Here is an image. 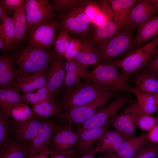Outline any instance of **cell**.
<instances>
[{
  "instance_id": "9f6ffc18",
  "label": "cell",
  "mask_w": 158,
  "mask_h": 158,
  "mask_svg": "<svg viewBox=\"0 0 158 158\" xmlns=\"http://www.w3.org/2000/svg\"><path fill=\"white\" fill-rule=\"evenodd\" d=\"M153 1L158 5V0H153Z\"/></svg>"
},
{
  "instance_id": "8fae6325",
  "label": "cell",
  "mask_w": 158,
  "mask_h": 158,
  "mask_svg": "<svg viewBox=\"0 0 158 158\" xmlns=\"http://www.w3.org/2000/svg\"><path fill=\"white\" fill-rule=\"evenodd\" d=\"M77 135L73 131L71 125L68 122L59 124L55 129L50 142V154L64 152L76 145Z\"/></svg>"
},
{
  "instance_id": "7c38bea8",
  "label": "cell",
  "mask_w": 158,
  "mask_h": 158,
  "mask_svg": "<svg viewBox=\"0 0 158 158\" xmlns=\"http://www.w3.org/2000/svg\"><path fill=\"white\" fill-rule=\"evenodd\" d=\"M128 17L126 30L138 29L158 13V5L153 0H136Z\"/></svg>"
},
{
  "instance_id": "d6986e66",
  "label": "cell",
  "mask_w": 158,
  "mask_h": 158,
  "mask_svg": "<svg viewBox=\"0 0 158 158\" xmlns=\"http://www.w3.org/2000/svg\"><path fill=\"white\" fill-rule=\"evenodd\" d=\"M132 76L133 87L138 91L151 94L158 91V75L144 68Z\"/></svg>"
},
{
  "instance_id": "60d3db41",
  "label": "cell",
  "mask_w": 158,
  "mask_h": 158,
  "mask_svg": "<svg viewBox=\"0 0 158 158\" xmlns=\"http://www.w3.org/2000/svg\"><path fill=\"white\" fill-rule=\"evenodd\" d=\"M84 10L92 23L96 16L101 12L99 1L88 0L84 6Z\"/></svg>"
},
{
  "instance_id": "1f68e13d",
  "label": "cell",
  "mask_w": 158,
  "mask_h": 158,
  "mask_svg": "<svg viewBox=\"0 0 158 158\" xmlns=\"http://www.w3.org/2000/svg\"><path fill=\"white\" fill-rule=\"evenodd\" d=\"M29 153L28 145L20 143L14 137L0 148V158H26Z\"/></svg>"
},
{
  "instance_id": "d4e9b609",
  "label": "cell",
  "mask_w": 158,
  "mask_h": 158,
  "mask_svg": "<svg viewBox=\"0 0 158 158\" xmlns=\"http://www.w3.org/2000/svg\"><path fill=\"white\" fill-rule=\"evenodd\" d=\"M147 133L126 139L116 154L119 158H134L140 150L145 147Z\"/></svg>"
},
{
  "instance_id": "f35d334b",
  "label": "cell",
  "mask_w": 158,
  "mask_h": 158,
  "mask_svg": "<svg viewBox=\"0 0 158 158\" xmlns=\"http://www.w3.org/2000/svg\"><path fill=\"white\" fill-rule=\"evenodd\" d=\"M158 123L156 116L148 114H139L138 118V126L143 131L148 132Z\"/></svg>"
},
{
  "instance_id": "603a6c76",
  "label": "cell",
  "mask_w": 158,
  "mask_h": 158,
  "mask_svg": "<svg viewBox=\"0 0 158 158\" xmlns=\"http://www.w3.org/2000/svg\"><path fill=\"white\" fill-rule=\"evenodd\" d=\"M158 35V13L138 29L133 39L134 49L139 47Z\"/></svg>"
},
{
  "instance_id": "ffe728a7",
  "label": "cell",
  "mask_w": 158,
  "mask_h": 158,
  "mask_svg": "<svg viewBox=\"0 0 158 158\" xmlns=\"http://www.w3.org/2000/svg\"><path fill=\"white\" fill-rule=\"evenodd\" d=\"M126 140L116 130L108 129L97 140L95 147L98 153L116 154Z\"/></svg>"
},
{
  "instance_id": "ee69618b",
  "label": "cell",
  "mask_w": 158,
  "mask_h": 158,
  "mask_svg": "<svg viewBox=\"0 0 158 158\" xmlns=\"http://www.w3.org/2000/svg\"><path fill=\"white\" fill-rule=\"evenodd\" d=\"M158 145V123L147 133L146 141L145 147Z\"/></svg>"
},
{
  "instance_id": "7bdbcfd3",
  "label": "cell",
  "mask_w": 158,
  "mask_h": 158,
  "mask_svg": "<svg viewBox=\"0 0 158 158\" xmlns=\"http://www.w3.org/2000/svg\"><path fill=\"white\" fill-rule=\"evenodd\" d=\"M158 152V145L142 148L134 158H155Z\"/></svg>"
},
{
  "instance_id": "11a10c76",
  "label": "cell",
  "mask_w": 158,
  "mask_h": 158,
  "mask_svg": "<svg viewBox=\"0 0 158 158\" xmlns=\"http://www.w3.org/2000/svg\"><path fill=\"white\" fill-rule=\"evenodd\" d=\"M154 55H158V46L157 48Z\"/></svg>"
},
{
  "instance_id": "ab89813d",
  "label": "cell",
  "mask_w": 158,
  "mask_h": 158,
  "mask_svg": "<svg viewBox=\"0 0 158 158\" xmlns=\"http://www.w3.org/2000/svg\"><path fill=\"white\" fill-rule=\"evenodd\" d=\"M83 40L71 37L70 44L64 55V59L66 61L75 59L76 54L81 48Z\"/></svg>"
},
{
  "instance_id": "d590c367",
  "label": "cell",
  "mask_w": 158,
  "mask_h": 158,
  "mask_svg": "<svg viewBox=\"0 0 158 158\" xmlns=\"http://www.w3.org/2000/svg\"><path fill=\"white\" fill-rule=\"evenodd\" d=\"M54 97L47 85L39 88L35 92L21 94L22 101L27 103L31 106Z\"/></svg>"
},
{
  "instance_id": "bcb514c9",
  "label": "cell",
  "mask_w": 158,
  "mask_h": 158,
  "mask_svg": "<svg viewBox=\"0 0 158 158\" xmlns=\"http://www.w3.org/2000/svg\"><path fill=\"white\" fill-rule=\"evenodd\" d=\"M76 152L71 150H69L64 152L54 154L53 156L54 158H75L77 156Z\"/></svg>"
},
{
  "instance_id": "4316f807",
  "label": "cell",
  "mask_w": 158,
  "mask_h": 158,
  "mask_svg": "<svg viewBox=\"0 0 158 158\" xmlns=\"http://www.w3.org/2000/svg\"><path fill=\"white\" fill-rule=\"evenodd\" d=\"M132 92L136 97V106L139 114H152L158 112V102L153 94L141 92L134 87Z\"/></svg>"
},
{
  "instance_id": "cb8c5ba5",
  "label": "cell",
  "mask_w": 158,
  "mask_h": 158,
  "mask_svg": "<svg viewBox=\"0 0 158 158\" xmlns=\"http://www.w3.org/2000/svg\"><path fill=\"white\" fill-rule=\"evenodd\" d=\"M45 71L35 72L21 77L13 87L23 93L38 89L47 85Z\"/></svg>"
},
{
  "instance_id": "52a82bcc",
  "label": "cell",
  "mask_w": 158,
  "mask_h": 158,
  "mask_svg": "<svg viewBox=\"0 0 158 158\" xmlns=\"http://www.w3.org/2000/svg\"><path fill=\"white\" fill-rule=\"evenodd\" d=\"M85 6L56 18L59 24V32L66 31L74 38L90 39L94 27L84 11Z\"/></svg>"
},
{
  "instance_id": "3957f363",
  "label": "cell",
  "mask_w": 158,
  "mask_h": 158,
  "mask_svg": "<svg viewBox=\"0 0 158 158\" xmlns=\"http://www.w3.org/2000/svg\"><path fill=\"white\" fill-rule=\"evenodd\" d=\"M158 46V35L123 57L109 62L116 65L129 79L133 74L147 65L153 57Z\"/></svg>"
},
{
  "instance_id": "9a60e30c",
  "label": "cell",
  "mask_w": 158,
  "mask_h": 158,
  "mask_svg": "<svg viewBox=\"0 0 158 158\" xmlns=\"http://www.w3.org/2000/svg\"><path fill=\"white\" fill-rule=\"evenodd\" d=\"M44 120L37 117L19 124L10 121L14 137L19 142L28 145L30 141L37 135L41 128Z\"/></svg>"
},
{
  "instance_id": "b9f144b4",
  "label": "cell",
  "mask_w": 158,
  "mask_h": 158,
  "mask_svg": "<svg viewBox=\"0 0 158 158\" xmlns=\"http://www.w3.org/2000/svg\"><path fill=\"white\" fill-rule=\"evenodd\" d=\"M24 0H1V5L8 14L12 16L25 2Z\"/></svg>"
},
{
  "instance_id": "5b68a950",
  "label": "cell",
  "mask_w": 158,
  "mask_h": 158,
  "mask_svg": "<svg viewBox=\"0 0 158 158\" xmlns=\"http://www.w3.org/2000/svg\"><path fill=\"white\" fill-rule=\"evenodd\" d=\"M115 65L108 62L99 63L90 73L88 79L114 92H132L129 79Z\"/></svg>"
},
{
  "instance_id": "83f0119b",
  "label": "cell",
  "mask_w": 158,
  "mask_h": 158,
  "mask_svg": "<svg viewBox=\"0 0 158 158\" xmlns=\"http://www.w3.org/2000/svg\"><path fill=\"white\" fill-rule=\"evenodd\" d=\"M75 59L88 67L97 66L99 63L98 54L90 39L83 40L81 48L76 54Z\"/></svg>"
},
{
  "instance_id": "44dd1931",
  "label": "cell",
  "mask_w": 158,
  "mask_h": 158,
  "mask_svg": "<svg viewBox=\"0 0 158 158\" xmlns=\"http://www.w3.org/2000/svg\"><path fill=\"white\" fill-rule=\"evenodd\" d=\"M65 64L66 74L62 89L71 87L81 79H88L90 73L88 66L75 59L66 60Z\"/></svg>"
},
{
  "instance_id": "7dc6e473",
  "label": "cell",
  "mask_w": 158,
  "mask_h": 158,
  "mask_svg": "<svg viewBox=\"0 0 158 158\" xmlns=\"http://www.w3.org/2000/svg\"><path fill=\"white\" fill-rule=\"evenodd\" d=\"M98 153L97 149L94 147L91 150L80 157H76L75 158H93L95 157V155Z\"/></svg>"
},
{
  "instance_id": "277c9868",
  "label": "cell",
  "mask_w": 158,
  "mask_h": 158,
  "mask_svg": "<svg viewBox=\"0 0 158 158\" xmlns=\"http://www.w3.org/2000/svg\"><path fill=\"white\" fill-rule=\"evenodd\" d=\"M133 39L131 31L119 30L112 37L93 45L99 56V63L124 57L134 49Z\"/></svg>"
},
{
  "instance_id": "74e56055",
  "label": "cell",
  "mask_w": 158,
  "mask_h": 158,
  "mask_svg": "<svg viewBox=\"0 0 158 158\" xmlns=\"http://www.w3.org/2000/svg\"><path fill=\"white\" fill-rule=\"evenodd\" d=\"M71 37L66 31L59 32L54 43L53 49L56 54L64 58L70 44Z\"/></svg>"
},
{
  "instance_id": "c3c4849f",
  "label": "cell",
  "mask_w": 158,
  "mask_h": 158,
  "mask_svg": "<svg viewBox=\"0 0 158 158\" xmlns=\"http://www.w3.org/2000/svg\"><path fill=\"white\" fill-rule=\"evenodd\" d=\"M97 158H119L115 154H106L101 155Z\"/></svg>"
},
{
  "instance_id": "f5cc1de1",
  "label": "cell",
  "mask_w": 158,
  "mask_h": 158,
  "mask_svg": "<svg viewBox=\"0 0 158 158\" xmlns=\"http://www.w3.org/2000/svg\"><path fill=\"white\" fill-rule=\"evenodd\" d=\"M26 158H34L32 154L29 153L27 156Z\"/></svg>"
},
{
  "instance_id": "ac0fdd59",
  "label": "cell",
  "mask_w": 158,
  "mask_h": 158,
  "mask_svg": "<svg viewBox=\"0 0 158 158\" xmlns=\"http://www.w3.org/2000/svg\"><path fill=\"white\" fill-rule=\"evenodd\" d=\"M26 0L12 16L15 36L13 47L10 53H14L23 46L27 38V21L25 11Z\"/></svg>"
},
{
  "instance_id": "6da1fadb",
  "label": "cell",
  "mask_w": 158,
  "mask_h": 158,
  "mask_svg": "<svg viewBox=\"0 0 158 158\" xmlns=\"http://www.w3.org/2000/svg\"><path fill=\"white\" fill-rule=\"evenodd\" d=\"M111 91L90 79L80 80L71 87L62 89L57 102L63 111L88 104L101 93Z\"/></svg>"
},
{
  "instance_id": "ba28073f",
  "label": "cell",
  "mask_w": 158,
  "mask_h": 158,
  "mask_svg": "<svg viewBox=\"0 0 158 158\" xmlns=\"http://www.w3.org/2000/svg\"><path fill=\"white\" fill-rule=\"evenodd\" d=\"M59 27L56 18L35 24L27 35V45L38 49H51L54 47Z\"/></svg>"
},
{
  "instance_id": "f546056e",
  "label": "cell",
  "mask_w": 158,
  "mask_h": 158,
  "mask_svg": "<svg viewBox=\"0 0 158 158\" xmlns=\"http://www.w3.org/2000/svg\"><path fill=\"white\" fill-rule=\"evenodd\" d=\"M31 107L34 114L43 120L56 116L63 111L54 97Z\"/></svg>"
},
{
  "instance_id": "484cf974",
  "label": "cell",
  "mask_w": 158,
  "mask_h": 158,
  "mask_svg": "<svg viewBox=\"0 0 158 158\" xmlns=\"http://www.w3.org/2000/svg\"><path fill=\"white\" fill-rule=\"evenodd\" d=\"M139 114L136 106V101L132 102L126 106L116 116L109 121V124L122 135L124 129L132 118Z\"/></svg>"
},
{
  "instance_id": "e575fe53",
  "label": "cell",
  "mask_w": 158,
  "mask_h": 158,
  "mask_svg": "<svg viewBox=\"0 0 158 158\" xmlns=\"http://www.w3.org/2000/svg\"><path fill=\"white\" fill-rule=\"evenodd\" d=\"M88 0H53L54 11L59 16L85 6Z\"/></svg>"
},
{
  "instance_id": "816d5d0a",
  "label": "cell",
  "mask_w": 158,
  "mask_h": 158,
  "mask_svg": "<svg viewBox=\"0 0 158 158\" xmlns=\"http://www.w3.org/2000/svg\"><path fill=\"white\" fill-rule=\"evenodd\" d=\"M5 48V44L3 39L0 37V51L4 52Z\"/></svg>"
},
{
  "instance_id": "91938a15",
  "label": "cell",
  "mask_w": 158,
  "mask_h": 158,
  "mask_svg": "<svg viewBox=\"0 0 158 158\" xmlns=\"http://www.w3.org/2000/svg\"><path fill=\"white\" fill-rule=\"evenodd\" d=\"M51 158H54V157L53 156H51Z\"/></svg>"
},
{
  "instance_id": "f1b7e54d",
  "label": "cell",
  "mask_w": 158,
  "mask_h": 158,
  "mask_svg": "<svg viewBox=\"0 0 158 158\" xmlns=\"http://www.w3.org/2000/svg\"><path fill=\"white\" fill-rule=\"evenodd\" d=\"M23 102L20 92L14 87L0 88V111L7 114L12 107Z\"/></svg>"
},
{
  "instance_id": "8992f818",
  "label": "cell",
  "mask_w": 158,
  "mask_h": 158,
  "mask_svg": "<svg viewBox=\"0 0 158 158\" xmlns=\"http://www.w3.org/2000/svg\"><path fill=\"white\" fill-rule=\"evenodd\" d=\"M115 92L106 91L101 93L91 102L62 111L56 117L61 123L68 122L72 125L81 126L105 106Z\"/></svg>"
},
{
  "instance_id": "f907efd6",
  "label": "cell",
  "mask_w": 158,
  "mask_h": 158,
  "mask_svg": "<svg viewBox=\"0 0 158 158\" xmlns=\"http://www.w3.org/2000/svg\"><path fill=\"white\" fill-rule=\"evenodd\" d=\"M32 155L34 158H49L48 157V155L42 153L36 154ZM50 158H51V157Z\"/></svg>"
},
{
  "instance_id": "681fc988",
  "label": "cell",
  "mask_w": 158,
  "mask_h": 158,
  "mask_svg": "<svg viewBox=\"0 0 158 158\" xmlns=\"http://www.w3.org/2000/svg\"><path fill=\"white\" fill-rule=\"evenodd\" d=\"M6 12V11L3 8L2 6L0 5V22L2 23L3 18Z\"/></svg>"
},
{
  "instance_id": "2e32d148",
  "label": "cell",
  "mask_w": 158,
  "mask_h": 158,
  "mask_svg": "<svg viewBox=\"0 0 158 158\" xmlns=\"http://www.w3.org/2000/svg\"><path fill=\"white\" fill-rule=\"evenodd\" d=\"M109 121L99 128L77 131L76 153L81 156L92 149L94 142L109 129Z\"/></svg>"
},
{
  "instance_id": "4fadbf2b",
  "label": "cell",
  "mask_w": 158,
  "mask_h": 158,
  "mask_svg": "<svg viewBox=\"0 0 158 158\" xmlns=\"http://www.w3.org/2000/svg\"><path fill=\"white\" fill-rule=\"evenodd\" d=\"M59 123L50 118L43 120L41 128L37 135L29 142L30 153L34 154L42 153L50 154L49 146L53 134Z\"/></svg>"
},
{
  "instance_id": "9c48e42d",
  "label": "cell",
  "mask_w": 158,
  "mask_h": 158,
  "mask_svg": "<svg viewBox=\"0 0 158 158\" xmlns=\"http://www.w3.org/2000/svg\"><path fill=\"white\" fill-rule=\"evenodd\" d=\"M126 96H117L107 105L99 110L92 117L82 125L77 131L98 128L109 121L119 114L129 102Z\"/></svg>"
},
{
  "instance_id": "680465c9",
  "label": "cell",
  "mask_w": 158,
  "mask_h": 158,
  "mask_svg": "<svg viewBox=\"0 0 158 158\" xmlns=\"http://www.w3.org/2000/svg\"><path fill=\"white\" fill-rule=\"evenodd\" d=\"M157 114V115L156 116L157 117L158 119V112Z\"/></svg>"
},
{
  "instance_id": "6f0895ef",
  "label": "cell",
  "mask_w": 158,
  "mask_h": 158,
  "mask_svg": "<svg viewBox=\"0 0 158 158\" xmlns=\"http://www.w3.org/2000/svg\"><path fill=\"white\" fill-rule=\"evenodd\" d=\"M155 158H158V152L157 153Z\"/></svg>"
},
{
  "instance_id": "d6a6232c",
  "label": "cell",
  "mask_w": 158,
  "mask_h": 158,
  "mask_svg": "<svg viewBox=\"0 0 158 158\" xmlns=\"http://www.w3.org/2000/svg\"><path fill=\"white\" fill-rule=\"evenodd\" d=\"M119 30L113 20H108L102 25L94 27L90 40L93 46L112 37Z\"/></svg>"
},
{
  "instance_id": "8d00e7d4",
  "label": "cell",
  "mask_w": 158,
  "mask_h": 158,
  "mask_svg": "<svg viewBox=\"0 0 158 158\" xmlns=\"http://www.w3.org/2000/svg\"><path fill=\"white\" fill-rule=\"evenodd\" d=\"M9 117L7 114L0 111V148L6 145L14 137Z\"/></svg>"
},
{
  "instance_id": "f6af8a7d",
  "label": "cell",
  "mask_w": 158,
  "mask_h": 158,
  "mask_svg": "<svg viewBox=\"0 0 158 158\" xmlns=\"http://www.w3.org/2000/svg\"><path fill=\"white\" fill-rule=\"evenodd\" d=\"M145 68L153 73L158 75V55H154Z\"/></svg>"
},
{
  "instance_id": "30bf717a",
  "label": "cell",
  "mask_w": 158,
  "mask_h": 158,
  "mask_svg": "<svg viewBox=\"0 0 158 158\" xmlns=\"http://www.w3.org/2000/svg\"><path fill=\"white\" fill-rule=\"evenodd\" d=\"M25 11L27 32L39 22L56 18L52 3L47 0H26Z\"/></svg>"
},
{
  "instance_id": "5bb4252c",
  "label": "cell",
  "mask_w": 158,
  "mask_h": 158,
  "mask_svg": "<svg viewBox=\"0 0 158 158\" xmlns=\"http://www.w3.org/2000/svg\"><path fill=\"white\" fill-rule=\"evenodd\" d=\"M63 57L57 54L51 61L45 71L47 85L54 97L62 91L66 71Z\"/></svg>"
},
{
  "instance_id": "4dcf8cb0",
  "label": "cell",
  "mask_w": 158,
  "mask_h": 158,
  "mask_svg": "<svg viewBox=\"0 0 158 158\" xmlns=\"http://www.w3.org/2000/svg\"><path fill=\"white\" fill-rule=\"evenodd\" d=\"M15 36L13 20L6 12L2 23L0 25V37L3 39L5 45L3 52H11L13 47Z\"/></svg>"
},
{
  "instance_id": "7402d4cb",
  "label": "cell",
  "mask_w": 158,
  "mask_h": 158,
  "mask_svg": "<svg viewBox=\"0 0 158 158\" xmlns=\"http://www.w3.org/2000/svg\"><path fill=\"white\" fill-rule=\"evenodd\" d=\"M136 0H110L113 20L119 30H126L129 14Z\"/></svg>"
},
{
  "instance_id": "db71d44e",
  "label": "cell",
  "mask_w": 158,
  "mask_h": 158,
  "mask_svg": "<svg viewBox=\"0 0 158 158\" xmlns=\"http://www.w3.org/2000/svg\"><path fill=\"white\" fill-rule=\"evenodd\" d=\"M156 97L158 102V91L153 94Z\"/></svg>"
},
{
  "instance_id": "7a4b0ae2",
  "label": "cell",
  "mask_w": 158,
  "mask_h": 158,
  "mask_svg": "<svg viewBox=\"0 0 158 158\" xmlns=\"http://www.w3.org/2000/svg\"><path fill=\"white\" fill-rule=\"evenodd\" d=\"M11 54L14 59L18 79L32 73L45 71L56 55L54 49H38L27 45Z\"/></svg>"
},
{
  "instance_id": "e0dca14e",
  "label": "cell",
  "mask_w": 158,
  "mask_h": 158,
  "mask_svg": "<svg viewBox=\"0 0 158 158\" xmlns=\"http://www.w3.org/2000/svg\"><path fill=\"white\" fill-rule=\"evenodd\" d=\"M18 78L13 57L11 53L3 52L0 56V88L13 86Z\"/></svg>"
},
{
  "instance_id": "836d02e7",
  "label": "cell",
  "mask_w": 158,
  "mask_h": 158,
  "mask_svg": "<svg viewBox=\"0 0 158 158\" xmlns=\"http://www.w3.org/2000/svg\"><path fill=\"white\" fill-rule=\"evenodd\" d=\"M7 114L11 122L14 124H19L34 118L37 117L25 102H22L17 104L8 111Z\"/></svg>"
}]
</instances>
